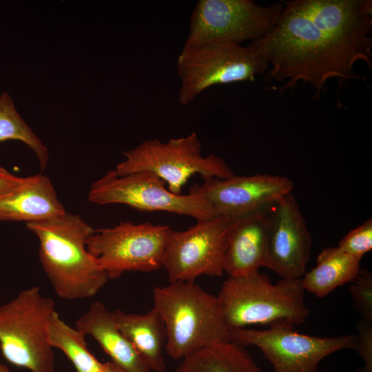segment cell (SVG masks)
<instances>
[{
	"label": "cell",
	"mask_w": 372,
	"mask_h": 372,
	"mask_svg": "<svg viewBox=\"0 0 372 372\" xmlns=\"http://www.w3.org/2000/svg\"><path fill=\"white\" fill-rule=\"evenodd\" d=\"M231 218L218 216L197 221L183 231L170 229L163 266L169 282H194L200 276H221L227 234Z\"/></svg>",
	"instance_id": "7c38bea8"
},
{
	"label": "cell",
	"mask_w": 372,
	"mask_h": 372,
	"mask_svg": "<svg viewBox=\"0 0 372 372\" xmlns=\"http://www.w3.org/2000/svg\"><path fill=\"white\" fill-rule=\"evenodd\" d=\"M201 150V143L195 132L172 138L167 143L147 140L123 152L125 159L114 170L118 176L150 171L163 179L168 189L176 194H181L185 184L196 174L203 180L225 179L235 175L221 157L214 154L203 156Z\"/></svg>",
	"instance_id": "52a82bcc"
},
{
	"label": "cell",
	"mask_w": 372,
	"mask_h": 372,
	"mask_svg": "<svg viewBox=\"0 0 372 372\" xmlns=\"http://www.w3.org/2000/svg\"><path fill=\"white\" fill-rule=\"evenodd\" d=\"M351 282L349 291L354 309L362 319L372 323V273L361 269Z\"/></svg>",
	"instance_id": "cb8c5ba5"
},
{
	"label": "cell",
	"mask_w": 372,
	"mask_h": 372,
	"mask_svg": "<svg viewBox=\"0 0 372 372\" xmlns=\"http://www.w3.org/2000/svg\"><path fill=\"white\" fill-rule=\"evenodd\" d=\"M165 185L150 171L118 176L110 169L92 184L88 199L97 205L123 204L142 211H161L188 216L197 221L220 216L203 196L190 193L176 194Z\"/></svg>",
	"instance_id": "ba28073f"
},
{
	"label": "cell",
	"mask_w": 372,
	"mask_h": 372,
	"mask_svg": "<svg viewBox=\"0 0 372 372\" xmlns=\"http://www.w3.org/2000/svg\"><path fill=\"white\" fill-rule=\"evenodd\" d=\"M9 140L25 143L35 154L41 169H45L49 160L48 148L21 116L10 95L4 92L0 94V143Z\"/></svg>",
	"instance_id": "603a6c76"
},
{
	"label": "cell",
	"mask_w": 372,
	"mask_h": 372,
	"mask_svg": "<svg viewBox=\"0 0 372 372\" xmlns=\"http://www.w3.org/2000/svg\"><path fill=\"white\" fill-rule=\"evenodd\" d=\"M66 213L48 177H26L19 187L0 195V220L37 223Z\"/></svg>",
	"instance_id": "e0dca14e"
},
{
	"label": "cell",
	"mask_w": 372,
	"mask_h": 372,
	"mask_svg": "<svg viewBox=\"0 0 372 372\" xmlns=\"http://www.w3.org/2000/svg\"><path fill=\"white\" fill-rule=\"evenodd\" d=\"M283 9L280 3L263 7L251 0H199L184 46L260 39L273 29Z\"/></svg>",
	"instance_id": "8fae6325"
},
{
	"label": "cell",
	"mask_w": 372,
	"mask_h": 372,
	"mask_svg": "<svg viewBox=\"0 0 372 372\" xmlns=\"http://www.w3.org/2000/svg\"><path fill=\"white\" fill-rule=\"evenodd\" d=\"M293 188L286 176L256 174L204 180L192 185L189 193L205 198L220 216L234 218L273 205Z\"/></svg>",
	"instance_id": "5bb4252c"
},
{
	"label": "cell",
	"mask_w": 372,
	"mask_h": 372,
	"mask_svg": "<svg viewBox=\"0 0 372 372\" xmlns=\"http://www.w3.org/2000/svg\"><path fill=\"white\" fill-rule=\"evenodd\" d=\"M25 178L17 176L0 166V195L19 187Z\"/></svg>",
	"instance_id": "4316f807"
},
{
	"label": "cell",
	"mask_w": 372,
	"mask_h": 372,
	"mask_svg": "<svg viewBox=\"0 0 372 372\" xmlns=\"http://www.w3.org/2000/svg\"><path fill=\"white\" fill-rule=\"evenodd\" d=\"M110 372H128L116 364H114L112 362H108Z\"/></svg>",
	"instance_id": "83f0119b"
},
{
	"label": "cell",
	"mask_w": 372,
	"mask_h": 372,
	"mask_svg": "<svg viewBox=\"0 0 372 372\" xmlns=\"http://www.w3.org/2000/svg\"><path fill=\"white\" fill-rule=\"evenodd\" d=\"M54 301L34 286L0 305V350L11 364L31 372H55L48 331Z\"/></svg>",
	"instance_id": "5b68a950"
},
{
	"label": "cell",
	"mask_w": 372,
	"mask_h": 372,
	"mask_svg": "<svg viewBox=\"0 0 372 372\" xmlns=\"http://www.w3.org/2000/svg\"><path fill=\"white\" fill-rule=\"evenodd\" d=\"M174 372H262L247 349L232 341L204 347L182 359Z\"/></svg>",
	"instance_id": "44dd1931"
},
{
	"label": "cell",
	"mask_w": 372,
	"mask_h": 372,
	"mask_svg": "<svg viewBox=\"0 0 372 372\" xmlns=\"http://www.w3.org/2000/svg\"><path fill=\"white\" fill-rule=\"evenodd\" d=\"M270 207L231 218L223 259L224 272L229 276H249L265 267L271 224Z\"/></svg>",
	"instance_id": "2e32d148"
},
{
	"label": "cell",
	"mask_w": 372,
	"mask_h": 372,
	"mask_svg": "<svg viewBox=\"0 0 372 372\" xmlns=\"http://www.w3.org/2000/svg\"><path fill=\"white\" fill-rule=\"evenodd\" d=\"M76 328L92 336L114 364L128 372H152L132 344L118 328L114 316L100 301H94L76 322Z\"/></svg>",
	"instance_id": "ac0fdd59"
},
{
	"label": "cell",
	"mask_w": 372,
	"mask_h": 372,
	"mask_svg": "<svg viewBox=\"0 0 372 372\" xmlns=\"http://www.w3.org/2000/svg\"><path fill=\"white\" fill-rule=\"evenodd\" d=\"M358 344L356 351L364 361V366L357 372H372V323L363 319L356 324Z\"/></svg>",
	"instance_id": "484cf974"
},
{
	"label": "cell",
	"mask_w": 372,
	"mask_h": 372,
	"mask_svg": "<svg viewBox=\"0 0 372 372\" xmlns=\"http://www.w3.org/2000/svg\"><path fill=\"white\" fill-rule=\"evenodd\" d=\"M273 29L252 41L271 69L268 79L287 80L281 91L293 88L300 81L309 83L319 96L328 80L358 78L354 63L340 51L313 23L285 1Z\"/></svg>",
	"instance_id": "6da1fadb"
},
{
	"label": "cell",
	"mask_w": 372,
	"mask_h": 372,
	"mask_svg": "<svg viewBox=\"0 0 372 372\" xmlns=\"http://www.w3.org/2000/svg\"><path fill=\"white\" fill-rule=\"evenodd\" d=\"M231 341L258 348L274 372H318L320 362L327 356L340 350H355L358 336H311L295 331L291 322L279 320L266 330L231 329Z\"/></svg>",
	"instance_id": "9c48e42d"
},
{
	"label": "cell",
	"mask_w": 372,
	"mask_h": 372,
	"mask_svg": "<svg viewBox=\"0 0 372 372\" xmlns=\"http://www.w3.org/2000/svg\"><path fill=\"white\" fill-rule=\"evenodd\" d=\"M116 325L151 371L166 372L163 357L167 332L159 313L153 307L143 314L112 312Z\"/></svg>",
	"instance_id": "d6986e66"
},
{
	"label": "cell",
	"mask_w": 372,
	"mask_h": 372,
	"mask_svg": "<svg viewBox=\"0 0 372 372\" xmlns=\"http://www.w3.org/2000/svg\"><path fill=\"white\" fill-rule=\"evenodd\" d=\"M25 224L39 240V260L59 298L68 300L92 298L109 280L87 249V240L95 229L79 215L66 212Z\"/></svg>",
	"instance_id": "7a4b0ae2"
},
{
	"label": "cell",
	"mask_w": 372,
	"mask_h": 372,
	"mask_svg": "<svg viewBox=\"0 0 372 372\" xmlns=\"http://www.w3.org/2000/svg\"><path fill=\"white\" fill-rule=\"evenodd\" d=\"M269 63L253 41L247 46L233 42L184 46L177 60L180 81L179 103L188 105L207 88L238 81H253Z\"/></svg>",
	"instance_id": "8992f818"
},
{
	"label": "cell",
	"mask_w": 372,
	"mask_h": 372,
	"mask_svg": "<svg viewBox=\"0 0 372 372\" xmlns=\"http://www.w3.org/2000/svg\"><path fill=\"white\" fill-rule=\"evenodd\" d=\"M360 260L338 247H326L318 254L316 266L301 278L302 287L318 298H324L357 277L361 269Z\"/></svg>",
	"instance_id": "ffe728a7"
},
{
	"label": "cell",
	"mask_w": 372,
	"mask_h": 372,
	"mask_svg": "<svg viewBox=\"0 0 372 372\" xmlns=\"http://www.w3.org/2000/svg\"><path fill=\"white\" fill-rule=\"evenodd\" d=\"M345 253L361 258L372 249V219L351 230L339 242L338 246Z\"/></svg>",
	"instance_id": "d4e9b609"
},
{
	"label": "cell",
	"mask_w": 372,
	"mask_h": 372,
	"mask_svg": "<svg viewBox=\"0 0 372 372\" xmlns=\"http://www.w3.org/2000/svg\"><path fill=\"white\" fill-rule=\"evenodd\" d=\"M105 368L103 370L98 372H110L108 362H105Z\"/></svg>",
	"instance_id": "f546056e"
},
{
	"label": "cell",
	"mask_w": 372,
	"mask_h": 372,
	"mask_svg": "<svg viewBox=\"0 0 372 372\" xmlns=\"http://www.w3.org/2000/svg\"><path fill=\"white\" fill-rule=\"evenodd\" d=\"M170 229L168 225L147 222H122L95 229L86 246L109 280H115L125 272H150L161 268Z\"/></svg>",
	"instance_id": "30bf717a"
},
{
	"label": "cell",
	"mask_w": 372,
	"mask_h": 372,
	"mask_svg": "<svg viewBox=\"0 0 372 372\" xmlns=\"http://www.w3.org/2000/svg\"><path fill=\"white\" fill-rule=\"evenodd\" d=\"M153 307L167 332L165 349L179 360L216 343L231 341L217 296L194 282H174L153 290Z\"/></svg>",
	"instance_id": "3957f363"
},
{
	"label": "cell",
	"mask_w": 372,
	"mask_h": 372,
	"mask_svg": "<svg viewBox=\"0 0 372 372\" xmlns=\"http://www.w3.org/2000/svg\"><path fill=\"white\" fill-rule=\"evenodd\" d=\"M0 372H12L8 367L0 363Z\"/></svg>",
	"instance_id": "f1b7e54d"
},
{
	"label": "cell",
	"mask_w": 372,
	"mask_h": 372,
	"mask_svg": "<svg viewBox=\"0 0 372 372\" xmlns=\"http://www.w3.org/2000/svg\"><path fill=\"white\" fill-rule=\"evenodd\" d=\"M273 207L265 267L282 278H302L310 259L311 234L291 193Z\"/></svg>",
	"instance_id": "9a60e30c"
},
{
	"label": "cell",
	"mask_w": 372,
	"mask_h": 372,
	"mask_svg": "<svg viewBox=\"0 0 372 372\" xmlns=\"http://www.w3.org/2000/svg\"><path fill=\"white\" fill-rule=\"evenodd\" d=\"M290 3L354 64L361 61L371 66V0H294Z\"/></svg>",
	"instance_id": "4fadbf2b"
},
{
	"label": "cell",
	"mask_w": 372,
	"mask_h": 372,
	"mask_svg": "<svg viewBox=\"0 0 372 372\" xmlns=\"http://www.w3.org/2000/svg\"><path fill=\"white\" fill-rule=\"evenodd\" d=\"M301 278H281L272 284L265 274L229 278L217 298L224 320L231 329L251 324L287 320L293 325L304 322L310 313L304 303Z\"/></svg>",
	"instance_id": "277c9868"
},
{
	"label": "cell",
	"mask_w": 372,
	"mask_h": 372,
	"mask_svg": "<svg viewBox=\"0 0 372 372\" xmlns=\"http://www.w3.org/2000/svg\"><path fill=\"white\" fill-rule=\"evenodd\" d=\"M48 335L50 345L65 355L76 372H98L105 368V362H100L88 349L86 335L67 324L56 311L52 316Z\"/></svg>",
	"instance_id": "7402d4cb"
}]
</instances>
